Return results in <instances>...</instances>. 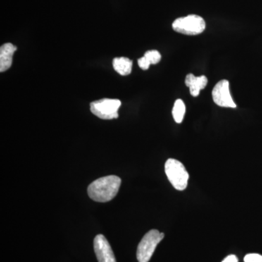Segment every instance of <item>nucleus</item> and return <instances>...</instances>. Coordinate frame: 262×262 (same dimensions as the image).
<instances>
[{
    "label": "nucleus",
    "mask_w": 262,
    "mask_h": 262,
    "mask_svg": "<svg viewBox=\"0 0 262 262\" xmlns=\"http://www.w3.org/2000/svg\"><path fill=\"white\" fill-rule=\"evenodd\" d=\"M185 113L186 106L184 101L182 99L177 100L175 103H174L173 111H172L174 120H175L176 122L181 123L182 122L183 119H184Z\"/></svg>",
    "instance_id": "obj_11"
},
{
    "label": "nucleus",
    "mask_w": 262,
    "mask_h": 262,
    "mask_svg": "<svg viewBox=\"0 0 262 262\" xmlns=\"http://www.w3.org/2000/svg\"><path fill=\"white\" fill-rule=\"evenodd\" d=\"M212 97L215 104L222 107L236 108L237 106L231 96L228 80H222L215 84L212 91Z\"/></svg>",
    "instance_id": "obj_6"
},
{
    "label": "nucleus",
    "mask_w": 262,
    "mask_h": 262,
    "mask_svg": "<svg viewBox=\"0 0 262 262\" xmlns=\"http://www.w3.org/2000/svg\"><path fill=\"white\" fill-rule=\"evenodd\" d=\"M245 262H262V256L257 253H251L246 255L244 258Z\"/></svg>",
    "instance_id": "obj_13"
},
{
    "label": "nucleus",
    "mask_w": 262,
    "mask_h": 262,
    "mask_svg": "<svg viewBox=\"0 0 262 262\" xmlns=\"http://www.w3.org/2000/svg\"><path fill=\"white\" fill-rule=\"evenodd\" d=\"M222 262H238V259H237V256H234V255H229Z\"/></svg>",
    "instance_id": "obj_15"
},
{
    "label": "nucleus",
    "mask_w": 262,
    "mask_h": 262,
    "mask_svg": "<svg viewBox=\"0 0 262 262\" xmlns=\"http://www.w3.org/2000/svg\"><path fill=\"white\" fill-rule=\"evenodd\" d=\"M173 30L186 35H198L206 29V21L198 15H189L176 19L172 24Z\"/></svg>",
    "instance_id": "obj_4"
},
{
    "label": "nucleus",
    "mask_w": 262,
    "mask_h": 262,
    "mask_svg": "<svg viewBox=\"0 0 262 262\" xmlns=\"http://www.w3.org/2000/svg\"><path fill=\"white\" fill-rule=\"evenodd\" d=\"M121 185V179L117 176H107L96 179L88 187V194L93 201L106 203L115 198Z\"/></svg>",
    "instance_id": "obj_1"
},
{
    "label": "nucleus",
    "mask_w": 262,
    "mask_h": 262,
    "mask_svg": "<svg viewBox=\"0 0 262 262\" xmlns=\"http://www.w3.org/2000/svg\"><path fill=\"white\" fill-rule=\"evenodd\" d=\"M133 62L125 57L115 58L113 60L114 70L122 76L130 75L132 72Z\"/></svg>",
    "instance_id": "obj_10"
},
{
    "label": "nucleus",
    "mask_w": 262,
    "mask_h": 262,
    "mask_svg": "<svg viewBox=\"0 0 262 262\" xmlns=\"http://www.w3.org/2000/svg\"><path fill=\"white\" fill-rule=\"evenodd\" d=\"M208 82V78L206 76L195 77L192 74H189L185 80L186 85L189 88L190 94L194 97L199 96L201 90H203L206 87Z\"/></svg>",
    "instance_id": "obj_9"
},
{
    "label": "nucleus",
    "mask_w": 262,
    "mask_h": 262,
    "mask_svg": "<svg viewBox=\"0 0 262 262\" xmlns=\"http://www.w3.org/2000/svg\"><path fill=\"white\" fill-rule=\"evenodd\" d=\"M144 57L149 62L150 64H157L161 60V55L158 51H149L144 54Z\"/></svg>",
    "instance_id": "obj_12"
},
{
    "label": "nucleus",
    "mask_w": 262,
    "mask_h": 262,
    "mask_svg": "<svg viewBox=\"0 0 262 262\" xmlns=\"http://www.w3.org/2000/svg\"><path fill=\"white\" fill-rule=\"evenodd\" d=\"M121 101L118 99L103 98L91 103V113L102 120H113L118 117Z\"/></svg>",
    "instance_id": "obj_5"
},
{
    "label": "nucleus",
    "mask_w": 262,
    "mask_h": 262,
    "mask_svg": "<svg viewBox=\"0 0 262 262\" xmlns=\"http://www.w3.org/2000/svg\"><path fill=\"white\" fill-rule=\"evenodd\" d=\"M165 171L169 182L176 189L184 190L187 187L189 173L179 160L168 159L165 165Z\"/></svg>",
    "instance_id": "obj_2"
},
{
    "label": "nucleus",
    "mask_w": 262,
    "mask_h": 262,
    "mask_svg": "<svg viewBox=\"0 0 262 262\" xmlns=\"http://www.w3.org/2000/svg\"><path fill=\"white\" fill-rule=\"evenodd\" d=\"M165 234L157 229H151L144 236L139 243L136 252L139 262H149L158 245L164 238Z\"/></svg>",
    "instance_id": "obj_3"
},
{
    "label": "nucleus",
    "mask_w": 262,
    "mask_h": 262,
    "mask_svg": "<svg viewBox=\"0 0 262 262\" xmlns=\"http://www.w3.org/2000/svg\"><path fill=\"white\" fill-rule=\"evenodd\" d=\"M94 247L98 262H117L111 246L103 234L95 237Z\"/></svg>",
    "instance_id": "obj_7"
},
{
    "label": "nucleus",
    "mask_w": 262,
    "mask_h": 262,
    "mask_svg": "<svg viewBox=\"0 0 262 262\" xmlns=\"http://www.w3.org/2000/svg\"><path fill=\"white\" fill-rule=\"evenodd\" d=\"M17 48L11 43H6L0 48V72L9 70L13 63V56Z\"/></svg>",
    "instance_id": "obj_8"
},
{
    "label": "nucleus",
    "mask_w": 262,
    "mask_h": 262,
    "mask_svg": "<svg viewBox=\"0 0 262 262\" xmlns=\"http://www.w3.org/2000/svg\"><path fill=\"white\" fill-rule=\"evenodd\" d=\"M138 63H139V67L142 69L143 70H148V69L149 68L150 65H151L144 56L139 58V61H138Z\"/></svg>",
    "instance_id": "obj_14"
}]
</instances>
